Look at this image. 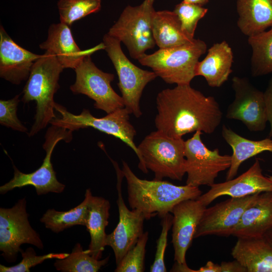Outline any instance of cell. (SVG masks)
Segmentation results:
<instances>
[{"label":"cell","mask_w":272,"mask_h":272,"mask_svg":"<svg viewBox=\"0 0 272 272\" xmlns=\"http://www.w3.org/2000/svg\"><path fill=\"white\" fill-rule=\"evenodd\" d=\"M156 105L157 130L171 137L182 138L197 131L213 133L222 120L223 112L215 98L190 84L163 90L157 96Z\"/></svg>","instance_id":"6da1fadb"},{"label":"cell","mask_w":272,"mask_h":272,"mask_svg":"<svg viewBox=\"0 0 272 272\" xmlns=\"http://www.w3.org/2000/svg\"><path fill=\"white\" fill-rule=\"evenodd\" d=\"M121 171L127 183L130 208L140 211L146 220L157 215L162 218L180 202L197 199L202 194L199 187L177 185L167 181L142 179L122 161Z\"/></svg>","instance_id":"7a4b0ae2"},{"label":"cell","mask_w":272,"mask_h":272,"mask_svg":"<svg viewBox=\"0 0 272 272\" xmlns=\"http://www.w3.org/2000/svg\"><path fill=\"white\" fill-rule=\"evenodd\" d=\"M63 69L56 56L47 51L33 64L21 99L24 104L36 102L34 122L28 133L29 137L36 134L56 117L54 96L59 88V79Z\"/></svg>","instance_id":"3957f363"},{"label":"cell","mask_w":272,"mask_h":272,"mask_svg":"<svg viewBox=\"0 0 272 272\" xmlns=\"http://www.w3.org/2000/svg\"><path fill=\"white\" fill-rule=\"evenodd\" d=\"M139 168L144 173L151 170L155 180L167 177L181 181L186 174L185 141L157 130L145 137L137 146Z\"/></svg>","instance_id":"277c9868"},{"label":"cell","mask_w":272,"mask_h":272,"mask_svg":"<svg viewBox=\"0 0 272 272\" xmlns=\"http://www.w3.org/2000/svg\"><path fill=\"white\" fill-rule=\"evenodd\" d=\"M207 49L205 41L194 39L185 44L159 48L150 54L145 53L138 60L142 65L150 67L167 84H190L195 77L196 64Z\"/></svg>","instance_id":"5b68a950"},{"label":"cell","mask_w":272,"mask_h":272,"mask_svg":"<svg viewBox=\"0 0 272 272\" xmlns=\"http://www.w3.org/2000/svg\"><path fill=\"white\" fill-rule=\"evenodd\" d=\"M154 1L144 0L138 6H127L107 33L126 46L133 59L138 60L156 44L152 29Z\"/></svg>","instance_id":"8992f818"},{"label":"cell","mask_w":272,"mask_h":272,"mask_svg":"<svg viewBox=\"0 0 272 272\" xmlns=\"http://www.w3.org/2000/svg\"><path fill=\"white\" fill-rule=\"evenodd\" d=\"M72 132L64 127L51 124L45 135V142L42 147L46 152V155L41 166L33 172L24 173L18 170L13 163L14 176L0 187V193L5 194L15 188L26 186L34 187L38 195L49 192H62L65 186L57 179L51 159L57 143L61 140L65 142L71 141Z\"/></svg>","instance_id":"52a82bcc"},{"label":"cell","mask_w":272,"mask_h":272,"mask_svg":"<svg viewBox=\"0 0 272 272\" xmlns=\"http://www.w3.org/2000/svg\"><path fill=\"white\" fill-rule=\"evenodd\" d=\"M103 43L116 70L124 107L130 114L140 117L142 115L140 103L143 90L157 76L153 71L143 70L132 63L123 53L118 39L107 33Z\"/></svg>","instance_id":"ba28073f"},{"label":"cell","mask_w":272,"mask_h":272,"mask_svg":"<svg viewBox=\"0 0 272 272\" xmlns=\"http://www.w3.org/2000/svg\"><path fill=\"white\" fill-rule=\"evenodd\" d=\"M54 109L60 114V117L52 119L50 122L51 124L72 131L81 128H93L120 139L133 150L139 158L138 148L133 141L137 131L130 122V113L125 107L117 109L101 118L94 116L86 109H84L80 114H73L56 103Z\"/></svg>","instance_id":"9c48e42d"},{"label":"cell","mask_w":272,"mask_h":272,"mask_svg":"<svg viewBox=\"0 0 272 272\" xmlns=\"http://www.w3.org/2000/svg\"><path fill=\"white\" fill-rule=\"evenodd\" d=\"M28 216L25 197L11 208H0V251L8 262L16 261L23 244L43 249V242L31 227Z\"/></svg>","instance_id":"30bf717a"},{"label":"cell","mask_w":272,"mask_h":272,"mask_svg":"<svg viewBox=\"0 0 272 272\" xmlns=\"http://www.w3.org/2000/svg\"><path fill=\"white\" fill-rule=\"evenodd\" d=\"M91 55L85 56L75 69L76 81L70 86L74 94L85 95L94 101V107L110 113L124 107L123 99L112 88L113 74L104 72L92 61Z\"/></svg>","instance_id":"8fae6325"},{"label":"cell","mask_w":272,"mask_h":272,"mask_svg":"<svg viewBox=\"0 0 272 272\" xmlns=\"http://www.w3.org/2000/svg\"><path fill=\"white\" fill-rule=\"evenodd\" d=\"M202 132L197 131L185 141L186 184L211 186L220 172L228 169L231 155H221L218 148L210 150L202 142Z\"/></svg>","instance_id":"7c38bea8"},{"label":"cell","mask_w":272,"mask_h":272,"mask_svg":"<svg viewBox=\"0 0 272 272\" xmlns=\"http://www.w3.org/2000/svg\"><path fill=\"white\" fill-rule=\"evenodd\" d=\"M232 87L235 98L228 107L226 117L240 121L250 131H263L268 121L264 93L246 78L233 77Z\"/></svg>","instance_id":"4fadbf2b"},{"label":"cell","mask_w":272,"mask_h":272,"mask_svg":"<svg viewBox=\"0 0 272 272\" xmlns=\"http://www.w3.org/2000/svg\"><path fill=\"white\" fill-rule=\"evenodd\" d=\"M117 174V204L119 221L114 230L107 235L106 244L113 250L116 265L126 253L137 243L144 233L145 219L143 214L137 210H129L123 199L121 182L124 177L115 163H113Z\"/></svg>","instance_id":"5bb4252c"},{"label":"cell","mask_w":272,"mask_h":272,"mask_svg":"<svg viewBox=\"0 0 272 272\" xmlns=\"http://www.w3.org/2000/svg\"><path fill=\"white\" fill-rule=\"evenodd\" d=\"M231 197L206 208L196 228L194 238L207 235L228 237L232 235L245 210L258 194Z\"/></svg>","instance_id":"9a60e30c"},{"label":"cell","mask_w":272,"mask_h":272,"mask_svg":"<svg viewBox=\"0 0 272 272\" xmlns=\"http://www.w3.org/2000/svg\"><path fill=\"white\" fill-rule=\"evenodd\" d=\"M207 207L197 199H189L177 204L172 209V240L174 260L185 264L186 251Z\"/></svg>","instance_id":"2e32d148"},{"label":"cell","mask_w":272,"mask_h":272,"mask_svg":"<svg viewBox=\"0 0 272 272\" xmlns=\"http://www.w3.org/2000/svg\"><path fill=\"white\" fill-rule=\"evenodd\" d=\"M265 191H272V181L263 175L259 161L256 159L246 171L236 178L215 183L208 191L197 199L207 207L222 196L241 197Z\"/></svg>","instance_id":"e0dca14e"},{"label":"cell","mask_w":272,"mask_h":272,"mask_svg":"<svg viewBox=\"0 0 272 272\" xmlns=\"http://www.w3.org/2000/svg\"><path fill=\"white\" fill-rule=\"evenodd\" d=\"M17 44L0 27V77L13 84L28 79L34 62L41 56Z\"/></svg>","instance_id":"ac0fdd59"},{"label":"cell","mask_w":272,"mask_h":272,"mask_svg":"<svg viewBox=\"0 0 272 272\" xmlns=\"http://www.w3.org/2000/svg\"><path fill=\"white\" fill-rule=\"evenodd\" d=\"M39 47L53 53L64 69L75 70L85 56L104 49V45L102 42L93 48L81 50L73 38L70 27L59 22L49 26L47 38Z\"/></svg>","instance_id":"d6986e66"},{"label":"cell","mask_w":272,"mask_h":272,"mask_svg":"<svg viewBox=\"0 0 272 272\" xmlns=\"http://www.w3.org/2000/svg\"><path fill=\"white\" fill-rule=\"evenodd\" d=\"M272 228V191L259 193L245 210L232 235L238 238L263 236Z\"/></svg>","instance_id":"ffe728a7"},{"label":"cell","mask_w":272,"mask_h":272,"mask_svg":"<svg viewBox=\"0 0 272 272\" xmlns=\"http://www.w3.org/2000/svg\"><path fill=\"white\" fill-rule=\"evenodd\" d=\"M231 254L247 272H272V244L264 236L238 238Z\"/></svg>","instance_id":"44dd1931"},{"label":"cell","mask_w":272,"mask_h":272,"mask_svg":"<svg viewBox=\"0 0 272 272\" xmlns=\"http://www.w3.org/2000/svg\"><path fill=\"white\" fill-rule=\"evenodd\" d=\"M232 49L226 41L214 43L206 57L197 63L195 76H202L211 87L219 88L226 82L232 72Z\"/></svg>","instance_id":"7402d4cb"},{"label":"cell","mask_w":272,"mask_h":272,"mask_svg":"<svg viewBox=\"0 0 272 272\" xmlns=\"http://www.w3.org/2000/svg\"><path fill=\"white\" fill-rule=\"evenodd\" d=\"M237 25L245 36H252L272 27V0H237Z\"/></svg>","instance_id":"603a6c76"},{"label":"cell","mask_w":272,"mask_h":272,"mask_svg":"<svg viewBox=\"0 0 272 272\" xmlns=\"http://www.w3.org/2000/svg\"><path fill=\"white\" fill-rule=\"evenodd\" d=\"M89 214L86 225L90 234L88 252L94 258L100 259L106 246L105 228L108 224L110 203L108 200L91 194L88 202Z\"/></svg>","instance_id":"cb8c5ba5"},{"label":"cell","mask_w":272,"mask_h":272,"mask_svg":"<svg viewBox=\"0 0 272 272\" xmlns=\"http://www.w3.org/2000/svg\"><path fill=\"white\" fill-rule=\"evenodd\" d=\"M222 136L232 149L231 163L227 173L226 180L234 178L240 165L247 160L264 152L272 153V140H251L238 134L230 127L223 125Z\"/></svg>","instance_id":"d4e9b609"},{"label":"cell","mask_w":272,"mask_h":272,"mask_svg":"<svg viewBox=\"0 0 272 272\" xmlns=\"http://www.w3.org/2000/svg\"><path fill=\"white\" fill-rule=\"evenodd\" d=\"M152 29L155 43L159 48L182 45L194 39L182 30L173 11L155 10L152 16Z\"/></svg>","instance_id":"484cf974"},{"label":"cell","mask_w":272,"mask_h":272,"mask_svg":"<svg viewBox=\"0 0 272 272\" xmlns=\"http://www.w3.org/2000/svg\"><path fill=\"white\" fill-rule=\"evenodd\" d=\"M92 192L87 189L84 200L77 207L67 211H58L48 209L40 221L45 228L58 233L76 225H86L88 214V202Z\"/></svg>","instance_id":"4316f807"},{"label":"cell","mask_w":272,"mask_h":272,"mask_svg":"<svg viewBox=\"0 0 272 272\" xmlns=\"http://www.w3.org/2000/svg\"><path fill=\"white\" fill-rule=\"evenodd\" d=\"M248 43L252 49V76L272 73V27L268 30L248 37Z\"/></svg>","instance_id":"83f0119b"},{"label":"cell","mask_w":272,"mask_h":272,"mask_svg":"<svg viewBox=\"0 0 272 272\" xmlns=\"http://www.w3.org/2000/svg\"><path fill=\"white\" fill-rule=\"evenodd\" d=\"M109 259V256L103 259L94 258L77 243L67 256L56 259L54 266L62 272H96L108 263Z\"/></svg>","instance_id":"f1b7e54d"},{"label":"cell","mask_w":272,"mask_h":272,"mask_svg":"<svg viewBox=\"0 0 272 272\" xmlns=\"http://www.w3.org/2000/svg\"><path fill=\"white\" fill-rule=\"evenodd\" d=\"M101 0H59L57 8L60 22L70 27L75 21L99 12Z\"/></svg>","instance_id":"f546056e"},{"label":"cell","mask_w":272,"mask_h":272,"mask_svg":"<svg viewBox=\"0 0 272 272\" xmlns=\"http://www.w3.org/2000/svg\"><path fill=\"white\" fill-rule=\"evenodd\" d=\"M149 232L146 231L137 243L124 256L116 265L115 272H143L145 271L146 247Z\"/></svg>","instance_id":"4dcf8cb0"},{"label":"cell","mask_w":272,"mask_h":272,"mask_svg":"<svg viewBox=\"0 0 272 272\" xmlns=\"http://www.w3.org/2000/svg\"><path fill=\"white\" fill-rule=\"evenodd\" d=\"M202 6L182 1L176 5L173 12L177 16L182 30L190 37L194 38L198 21L208 12Z\"/></svg>","instance_id":"1f68e13d"},{"label":"cell","mask_w":272,"mask_h":272,"mask_svg":"<svg viewBox=\"0 0 272 272\" xmlns=\"http://www.w3.org/2000/svg\"><path fill=\"white\" fill-rule=\"evenodd\" d=\"M22 260L17 264L7 266L0 264L1 272H29L32 267L42 263L50 259H63L67 256V253H49L43 255H37L34 249L29 247L25 251L21 250Z\"/></svg>","instance_id":"d6a6232c"},{"label":"cell","mask_w":272,"mask_h":272,"mask_svg":"<svg viewBox=\"0 0 272 272\" xmlns=\"http://www.w3.org/2000/svg\"><path fill=\"white\" fill-rule=\"evenodd\" d=\"M19 97L20 94L9 100H0V124L14 130L28 133L27 128L20 121L17 115Z\"/></svg>","instance_id":"836d02e7"},{"label":"cell","mask_w":272,"mask_h":272,"mask_svg":"<svg viewBox=\"0 0 272 272\" xmlns=\"http://www.w3.org/2000/svg\"><path fill=\"white\" fill-rule=\"evenodd\" d=\"M162 230L157 241L155 258L150 267L151 272H166L164 256L167 246L168 232L172 225L173 215L170 213L162 218Z\"/></svg>","instance_id":"e575fe53"},{"label":"cell","mask_w":272,"mask_h":272,"mask_svg":"<svg viewBox=\"0 0 272 272\" xmlns=\"http://www.w3.org/2000/svg\"><path fill=\"white\" fill-rule=\"evenodd\" d=\"M264 93L267 121L270 124L269 138H272V76Z\"/></svg>","instance_id":"d590c367"},{"label":"cell","mask_w":272,"mask_h":272,"mask_svg":"<svg viewBox=\"0 0 272 272\" xmlns=\"http://www.w3.org/2000/svg\"><path fill=\"white\" fill-rule=\"evenodd\" d=\"M221 272H247L246 269L236 260L223 261L220 264Z\"/></svg>","instance_id":"8d00e7d4"},{"label":"cell","mask_w":272,"mask_h":272,"mask_svg":"<svg viewBox=\"0 0 272 272\" xmlns=\"http://www.w3.org/2000/svg\"><path fill=\"white\" fill-rule=\"evenodd\" d=\"M196 272H221L220 264L208 261L206 265L200 267Z\"/></svg>","instance_id":"74e56055"},{"label":"cell","mask_w":272,"mask_h":272,"mask_svg":"<svg viewBox=\"0 0 272 272\" xmlns=\"http://www.w3.org/2000/svg\"><path fill=\"white\" fill-rule=\"evenodd\" d=\"M182 1L202 6L209 3V0H183Z\"/></svg>","instance_id":"f35d334b"},{"label":"cell","mask_w":272,"mask_h":272,"mask_svg":"<svg viewBox=\"0 0 272 272\" xmlns=\"http://www.w3.org/2000/svg\"><path fill=\"white\" fill-rule=\"evenodd\" d=\"M266 239L272 244V228L268 230L264 235Z\"/></svg>","instance_id":"ab89813d"},{"label":"cell","mask_w":272,"mask_h":272,"mask_svg":"<svg viewBox=\"0 0 272 272\" xmlns=\"http://www.w3.org/2000/svg\"><path fill=\"white\" fill-rule=\"evenodd\" d=\"M268 177L272 181V176H268Z\"/></svg>","instance_id":"60d3db41"}]
</instances>
